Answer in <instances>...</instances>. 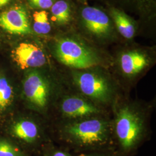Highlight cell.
Returning <instances> with one entry per match:
<instances>
[{
  "instance_id": "cell-1",
  "label": "cell",
  "mask_w": 156,
  "mask_h": 156,
  "mask_svg": "<svg viewBox=\"0 0 156 156\" xmlns=\"http://www.w3.org/2000/svg\"><path fill=\"white\" fill-rule=\"evenodd\" d=\"M156 98L145 101L124 94L111 112L113 145L116 156H134L151 139V119Z\"/></svg>"
},
{
  "instance_id": "cell-2",
  "label": "cell",
  "mask_w": 156,
  "mask_h": 156,
  "mask_svg": "<svg viewBox=\"0 0 156 156\" xmlns=\"http://www.w3.org/2000/svg\"><path fill=\"white\" fill-rule=\"evenodd\" d=\"M60 146L73 154L93 151L114 150L111 114L79 120L56 122Z\"/></svg>"
},
{
  "instance_id": "cell-3",
  "label": "cell",
  "mask_w": 156,
  "mask_h": 156,
  "mask_svg": "<svg viewBox=\"0 0 156 156\" xmlns=\"http://www.w3.org/2000/svg\"><path fill=\"white\" fill-rule=\"evenodd\" d=\"M62 75L69 88L110 112L119 98L126 94L108 68L95 67L83 69H68V73Z\"/></svg>"
},
{
  "instance_id": "cell-4",
  "label": "cell",
  "mask_w": 156,
  "mask_h": 156,
  "mask_svg": "<svg viewBox=\"0 0 156 156\" xmlns=\"http://www.w3.org/2000/svg\"><path fill=\"white\" fill-rule=\"evenodd\" d=\"M66 87L62 75H50L40 68L26 70L23 79L24 98L29 108L40 114H46Z\"/></svg>"
},
{
  "instance_id": "cell-5",
  "label": "cell",
  "mask_w": 156,
  "mask_h": 156,
  "mask_svg": "<svg viewBox=\"0 0 156 156\" xmlns=\"http://www.w3.org/2000/svg\"><path fill=\"white\" fill-rule=\"evenodd\" d=\"M53 54L56 60L68 69H83L95 67L108 68L111 61L100 50L81 39L63 37L56 41Z\"/></svg>"
},
{
  "instance_id": "cell-6",
  "label": "cell",
  "mask_w": 156,
  "mask_h": 156,
  "mask_svg": "<svg viewBox=\"0 0 156 156\" xmlns=\"http://www.w3.org/2000/svg\"><path fill=\"white\" fill-rule=\"evenodd\" d=\"M153 57L150 52L140 48L124 50L119 53L116 59L117 79L126 94L131 91L153 65Z\"/></svg>"
},
{
  "instance_id": "cell-7",
  "label": "cell",
  "mask_w": 156,
  "mask_h": 156,
  "mask_svg": "<svg viewBox=\"0 0 156 156\" xmlns=\"http://www.w3.org/2000/svg\"><path fill=\"white\" fill-rule=\"evenodd\" d=\"M53 111L56 113V123L75 121L111 114L110 112L96 105L67 85L56 101Z\"/></svg>"
},
{
  "instance_id": "cell-8",
  "label": "cell",
  "mask_w": 156,
  "mask_h": 156,
  "mask_svg": "<svg viewBox=\"0 0 156 156\" xmlns=\"http://www.w3.org/2000/svg\"><path fill=\"white\" fill-rule=\"evenodd\" d=\"M12 57L22 70L41 68L48 63L44 50L32 42H22L12 51Z\"/></svg>"
},
{
  "instance_id": "cell-9",
  "label": "cell",
  "mask_w": 156,
  "mask_h": 156,
  "mask_svg": "<svg viewBox=\"0 0 156 156\" xmlns=\"http://www.w3.org/2000/svg\"><path fill=\"white\" fill-rule=\"evenodd\" d=\"M0 27L15 35L31 33L27 11L20 5L13 6L0 13Z\"/></svg>"
},
{
  "instance_id": "cell-10",
  "label": "cell",
  "mask_w": 156,
  "mask_h": 156,
  "mask_svg": "<svg viewBox=\"0 0 156 156\" xmlns=\"http://www.w3.org/2000/svg\"><path fill=\"white\" fill-rule=\"evenodd\" d=\"M82 17L86 28L98 38H106L111 31V23L109 17L100 9L87 6L82 11Z\"/></svg>"
},
{
  "instance_id": "cell-11",
  "label": "cell",
  "mask_w": 156,
  "mask_h": 156,
  "mask_svg": "<svg viewBox=\"0 0 156 156\" xmlns=\"http://www.w3.org/2000/svg\"><path fill=\"white\" fill-rule=\"evenodd\" d=\"M42 129L37 121L31 118H22L12 127L13 136L28 146L38 144L43 138Z\"/></svg>"
},
{
  "instance_id": "cell-12",
  "label": "cell",
  "mask_w": 156,
  "mask_h": 156,
  "mask_svg": "<svg viewBox=\"0 0 156 156\" xmlns=\"http://www.w3.org/2000/svg\"><path fill=\"white\" fill-rule=\"evenodd\" d=\"M112 17L120 34L124 38L132 39L135 30L133 22L124 12L113 8L111 11Z\"/></svg>"
},
{
  "instance_id": "cell-13",
  "label": "cell",
  "mask_w": 156,
  "mask_h": 156,
  "mask_svg": "<svg viewBox=\"0 0 156 156\" xmlns=\"http://www.w3.org/2000/svg\"><path fill=\"white\" fill-rule=\"evenodd\" d=\"M53 20L60 24H66L71 19V9L68 3L64 0L57 1L51 7Z\"/></svg>"
},
{
  "instance_id": "cell-14",
  "label": "cell",
  "mask_w": 156,
  "mask_h": 156,
  "mask_svg": "<svg viewBox=\"0 0 156 156\" xmlns=\"http://www.w3.org/2000/svg\"><path fill=\"white\" fill-rule=\"evenodd\" d=\"M13 92L11 84L4 75H0V111H5L11 105Z\"/></svg>"
},
{
  "instance_id": "cell-15",
  "label": "cell",
  "mask_w": 156,
  "mask_h": 156,
  "mask_svg": "<svg viewBox=\"0 0 156 156\" xmlns=\"http://www.w3.org/2000/svg\"><path fill=\"white\" fill-rule=\"evenodd\" d=\"M33 29L38 34H47L51 30L48 13L45 11L34 12L33 15Z\"/></svg>"
},
{
  "instance_id": "cell-16",
  "label": "cell",
  "mask_w": 156,
  "mask_h": 156,
  "mask_svg": "<svg viewBox=\"0 0 156 156\" xmlns=\"http://www.w3.org/2000/svg\"><path fill=\"white\" fill-rule=\"evenodd\" d=\"M0 156H26L24 151L6 140H0Z\"/></svg>"
},
{
  "instance_id": "cell-17",
  "label": "cell",
  "mask_w": 156,
  "mask_h": 156,
  "mask_svg": "<svg viewBox=\"0 0 156 156\" xmlns=\"http://www.w3.org/2000/svg\"><path fill=\"white\" fill-rule=\"evenodd\" d=\"M45 156H75L72 153L67 149L58 147H50L48 151L45 152Z\"/></svg>"
},
{
  "instance_id": "cell-18",
  "label": "cell",
  "mask_w": 156,
  "mask_h": 156,
  "mask_svg": "<svg viewBox=\"0 0 156 156\" xmlns=\"http://www.w3.org/2000/svg\"><path fill=\"white\" fill-rule=\"evenodd\" d=\"M30 6L37 9H49L53 5V0H27Z\"/></svg>"
},
{
  "instance_id": "cell-19",
  "label": "cell",
  "mask_w": 156,
  "mask_h": 156,
  "mask_svg": "<svg viewBox=\"0 0 156 156\" xmlns=\"http://www.w3.org/2000/svg\"><path fill=\"white\" fill-rule=\"evenodd\" d=\"M75 156H116L114 150L93 151L74 154Z\"/></svg>"
},
{
  "instance_id": "cell-20",
  "label": "cell",
  "mask_w": 156,
  "mask_h": 156,
  "mask_svg": "<svg viewBox=\"0 0 156 156\" xmlns=\"http://www.w3.org/2000/svg\"><path fill=\"white\" fill-rule=\"evenodd\" d=\"M12 0H0V8H2L9 4Z\"/></svg>"
}]
</instances>
